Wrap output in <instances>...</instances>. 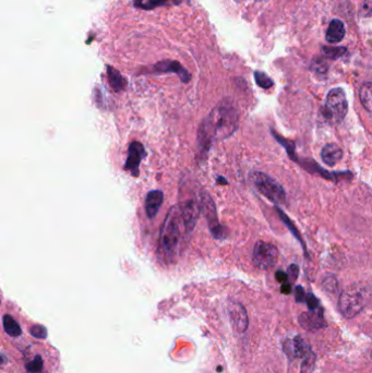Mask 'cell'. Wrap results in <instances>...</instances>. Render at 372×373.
Instances as JSON below:
<instances>
[{"label": "cell", "mask_w": 372, "mask_h": 373, "mask_svg": "<svg viewBox=\"0 0 372 373\" xmlns=\"http://www.w3.org/2000/svg\"><path fill=\"white\" fill-rule=\"evenodd\" d=\"M316 356L312 352H308L305 356V359L301 364V373H311L315 368Z\"/></svg>", "instance_id": "obj_23"}, {"label": "cell", "mask_w": 372, "mask_h": 373, "mask_svg": "<svg viewBox=\"0 0 372 373\" xmlns=\"http://www.w3.org/2000/svg\"><path fill=\"white\" fill-rule=\"evenodd\" d=\"M347 100L342 89L336 88L328 92L324 106V115L331 123H342L347 114Z\"/></svg>", "instance_id": "obj_5"}, {"label": "cell", "mask_w": 372, "mask_h": 373, "mask_svg": "<svg viewBox=\"0 0 372 373\" xmlns=\"http://www.w3.org/2000/svg\"><path fill=\"white\" fill-rule=\"evenodd\" d=\"M279 250L269 242L258 241L253 249V262L260 270H270L278 263Z\"/></svg>", "instance_id": "obj_6"}, {"label": "cell", "mask_w": 372, "mask_h": 373, "mask_svg": "<svg viewBox=\"0 0 372 373\" xmlns=\"http://www.w3.org/2000/svg\"><path fill=\"white\" fill-rule=\"evenodd\" d=\"M344 36H345L344 23L337 19L331 21L330 25H328L327 28L325 36L327 43L336 44V43H340L344 38Z\"/></svg>", "instance_id": "obj_14"}, {"label": "cell", "mask_w": 372, "mask_h": 373, "mask_svg": "<svg viewBox=\"0 0 372 373\" xmlns=\"http://www.w3.org/2000/svg\"><path fill=\"white\" fill-rule=\"evenodd\" d=\"M3 324L5 332L11 337H19L22 334V329L19 323L10 315H5L3 318Z\"/></svg>", "instance_id": "obj_17"}, {"label": "cell", "mask_w": 372, "mask_h": 373, "mask_svg": "<svg viewBox=\"0 0 372 373\" xmlns=\"http://www.w3.org/2000/svg\"><path fill=\"white\" fill-rule=\"evenodd\" d=\"M218 182H219V184H222V185H227V181L225 180L223 177H219Z\"/></svg>", "instance_id": "obj_31"}, {"label": "cell", "mask_w": 372, "mask_h": 373, "mask_svg": "<svg viewBox=\"0 0 372 373\" xmlns=\"http://www.w3.org/2000/svg\"><path fill=\"white\" fill-rule=\"evenodd\" d=\"M305 300L307 301L308 308L310 310H316L319 308V300L317 299V297L315 296L314 293H308L307 297L305 298Z\"/></svg>", "instance_id": "obj_25"}, {"label": "cell", "mask_w": 372, "mask_h": 373, "mask_svg": "<svg viewBox=\"0 0 372 373\" xmlns=\"http://www.w3.org/2000/svg\"><path fill=\"white\" fill-rule=\"evenodd\" d=\"M200 210L204 213L205 218L209 222V227L211 229L212 235L215 238H224L225 237V230L222 225L219 223L218 215H216V209L214 202L211 199V197L204 193L202 195V201L200 204Z\"/></svg>", "instance_id": "obj_7"}, {"label": "cell", "mask_w": 372, "mask_h": 373, "mask_svg": "<svg viewBox=\"0 0 372 373\" xmlns=\"http://www.w3.org/2000/svg\"><path fill=\"white\" fill-rule=\"evenodd\" d=\"M284 351L292 358H300L310 351L309 346L304 338L300 336H295L291 340H287L284 343Z\"/></svg>", "instance_id": "obj_11"}, {"label": "cell", "mask_w": 372, "mask_h": 373, "mask_svg": "<svg viewBox=\"0 0 372 373\" xmlns=\"http://www.w3.org/2000/svg\"><path fill=\"white\" fill-rule=\"evenodd\" d=\"M295 293H296V301H297V302H302V301H305V298H306V296H305V291H304V288H302L301 286H297Z\"/></svg>", "instance_id": "obj_28"}, {"label": "cell", "mask_w": 372, "mask_h": 373, "mask_svg": "<svg viewBox=\"0 0 372 373\" xmlns=\"http://www.w3.org/2000/svg\"><path fill=\"white\" fill-rule=\"evenodd\" d=\"M25 368H27L29 373H41L43 371V368H44V361H43L42 356H35L33 360L27 363Z\"/></svg>", "instance_id": "obj_20"}, {"label": "cell", "mask_w": 372, "mask_h": 373, "mask_svg": "<svg viewBox=\"0 0 372 373\" xmlns=\"http://www.w3.org/2000/svg\"><path fill=\"white\" fill-rule=\"evenodd\" d=\"M164 202V194L160 190H153L145 198V212L149 219H154L158 215Z\"/></svg>", "instance_id": "obj_12"}, {"label": "cell", "mask_w": 372, "mask_h": 373, "mask_svg": "<svg viewBox=\"0 0 372 373\" xmlns=\"http://www.w3.org/2000/svg\"><path fill=\"white\" fill-rule=\"evenodd\" d=\"M228 312L232 327L238 333H245L249 325L248 315L245 307L238 302H230L228 306Z\"/></svg>", "instance_id": "obj_9"}, {"label": "cell", "mask_w": 372, "mask_h": 373, "mask_svg": "<svg viewBox=\"0 0 372 373\" xmlns=\"http://www.w3.org/2000/svg\"><path fill=\"white\" fill-rule=\"evenodd\" d=\"M107 76H108V81H109L110 86L115 91L119 92V91H123L126 88L127 82L125 80V77L121 75L116 70V69L108 67L107 68Z\"/></svg>", "instance_id": "obj_16"}, {"label": "cell", "mask_w": 372, "mask_h": 373, "mask_svg": "<svg viewBox=\"0 0 372 373\" xmlns=\"http://www.w3.org/2000/svg\"><path fill=\"white\" fill-rule=\"evenodd\" d=\"M323 285H324V287L327 288L328 290H334L336 288L337 283H336L334 277H327L326 280H324Z\"/></svg>", "instance_id": "obj_27"}, {"label": "cell", "mask_w": 372, "mask_h": 373, "mask_svg": "<svg viewBox=\"0 0 372 373\" xmlns=\"http://www.w3.org/2000/svg\"><path fill=\"white\" fill-rule=\"evenodd\" d=\"M156 69L159 71H164V72H166V71L176 72L180 76V79L183 80L185 83H187L190 80L189 73L177 63H162L156 66Z\"/></svg>", "instance_id": "obj_15"}, {"label": "cell", "mask_w": 372, "mask_h": 373, "mask_svg": "<svg viewBox=\"0 0 372 373\" xmlns=\"http://www.w3.org/2000/svg\"><path fill=\"white\" fill-rule=\"evenodd\" d=\"M30 333L33 337L40 338V340H45L47 338V329L45 326L41 324H35L30 328Z\"/></svg>", "instance_id": "obj_24"}, {"label": "cell", "mask_w": 372, "mask_h": 373, "mask_svg": "<svg viewBox=\"0 0 372 373\" xmlns=\"http://www.w3.org/2000/svg\"><path fill=\"white\" fill-rule=\"evenodd\" d=\"M369 297V289L365 287V286H349L340 296L339 307L342 315L347 319H351L358 316L367 306Z\"/></svg>", "instance_id": "obj_3"}, {"label": "cell", "mask_w": 372, "mask_h": 373, "mask_svg": "<svg viewBox=\"0 0 372 373\" xmlns=\"http://www.w3.org/2000/svg\"><path fill=\"white\" fill-rule=\"evenodd\" d=\"M251 179L258 191L273 203L284 204L286 202V192L279 182L272 177L260 171H254L252 172Z\"/></svg>", "instance_id": "obj_4"}, {"label": "cell", "mask_w": 372, "mask_h": 373, "mask_svg": "<svg viewBox=\"0 0 372 373\" xmlns=\"http://www.w3.org/2000/svg\"><path fill=\"white\" fill-rule=\"evenodd\" d=\"M299 323L302 327L309 329V331H317V329L326 326L322 311H320L319 308L300 315Z\"/></svg>", "instance_id": "obj_10"}, {"label": "cell", "mask_w": 372, "mask_h": 373, "mask_svg": "<svg viewBox=\"0 0 372 373\" xmlns=\"http://www.w3.org/2000/svg\"><path fill=\"white\" fill-rule=\"evenodd\" d=\"M239 115L231 104L222 103L216 106L200 126L198 142L203 150L209 149L214 141H222L237 130Z\"/></svg>", "instance_id": "obj_1"}, {"label": "cell", "mask_w": 372, "mask_h": 373, "mask_svg": "<svg viewBox=\"0 0 372 373\" xmlns=\"http://www.w3.org/2000/svg\"><path fill=\"white\" fill-rule=\"evenodd\" d=\"M41 373H42V372H41Z\"/></svg>", "instance_id": "obj_33"}, {"label": "cell", "mask_w": 372, "mask_h": 373, "mask_svg": "<svg viewBox=\"0 0 372 373\" xmlns=\"http://www.w3.org/2000/svg\"><path fill=\"white\" fill-rule=\"evenodd\" d=\"M286 274H287V279L288 280H290L291 282H295L297 280L298 274H299V267L296 264H291L288 267Z\"/></svg>", "instance_id": "obj_26"}, {"label": "cell", "mask_w": 372, "mask_h": 373, "mask_svg": "<svg viewBox=\"0 0 372 373\" xmlns=\"http://www.w3.org/2000/svg\"><path fill=\"white\" fill-rule=\"evenodd\" d=\"M321 158L327 166H335L343 158V151L335 143H327L321 151Z\"/></svg>", "instance_id": "obj_13"}, {"label": "cell", "mask_w": 372, "mask_h": 373, "mask_svg": "<svg viewBox=\"0 0 372 373\" xmlns=\"http://www.w3.org/2000/svg\"><path fill=\"white\" fill-rule=\"evenodd\" d=\"M254 79H256L257 84L260 86V88L265 89V90L271 89L273 86V84H274L273 80L271 79L270 76H267L265 73L260 72V71H257L254 73Z\"/></svg>", "instance_id": "obj_21"}, {"label": "cell", "mask_w": 372, "mask_h": 373, "mask_svg": "<svg viewBox=\"0 0 372 373\" xmlns=\"http://www.w3.org/2000/svg\"><path fill=\"white\" fill-rule=\"evenodd\" d=\"M359 99L363 108L371 112L372 108V85L370 82L363 83L359 91Z\"/></svg>", "instance_id": "obj_18"}, {"label": "cell", "mask_w": 372, "mask_h": 373, "mask_svg": "<svg viewBox=\"0 0 372 373\" xmlns=\"http://www.w3.org/2000/svg\"><path fill=\"white\" fill-rule=\"evenodd\" d=\"M278 212H279V214H280V216H281V219H282V221L284 222V224L285 225H286V226L290 229V231H291V233H292V235L293 236H295L299 241H300V244L302 245V247H304V250H305V252L307 253V250H306V246H305V244H304V240H302L301 239V236L299 235V232H298V230H297V228H296V226H295V225H293V223L287 218V216L286 215H285L284 213H283V211L282 210H280V209H278Z\"/></svg>", "instance_id": "obj_19"}, {"label": "cell", "mask_w": 372, "mask_h": 373, "mask_svg": "<svg viewBox=\"0 0 372 373\" xmlns=\"http://www.w3.org/2000/svg\"><path fill=\"white\" fill-rule=\"evenodd\" d=\"M190 235L181 215L179 204L168 211L161 229L159 259L164 263H172L180 253L183 241Z\"/></svg>", "instance_id": "obj_2"}, {"label": "cell", "mask_w": 372, "mask_h": 373, "mask_svg": "<svg viewBox=\"0 0 372 373\" xmlns=\"http://www.w3.org/2000/svg\"><path fill=\"white\" fill-rule=\"evenodd\" d=\"M5 361H6V360H5V358H4V356L0 355V366H2V364H3Z\"/></svg>", "instance_id": "obj_32"}, {"label": "cell", "mask_w": 372, "mask_h": 373, "mask_svg": "<svg viewBox=\"0 0 372 373\" xmlns=\"http://www.w3.org/2000/svg\"><path fill=\"white\" fill-rule=\"evenodd\" d=\"M273 135H274V138L276 139V140H278L285 147V149H286L288 155L290 156V159L293 160L295 162H297L296 153H295V144H293L290 141H288V140H286V139L281 138L279 134H276V133H273Z\"/></svg>", "instance_id": "obj_22"}, {"label": "cell", "mask_w": 372, "mask_h": 373, "mask_svg": "<svg viewBox=\"0 0 372 373\" xmlns=\"http://www.w3.org/2000/svg\"><path fill=\"white\" fill-rule=\"evenodd\" d=\"M144 156V146L140 142H132L128 150V158L125 165V169L134 177L139 176V167Z\"/></svg>", "instance_id": "obj_8"}, {"label": "cell", "mask_w": 372, "mask_h": 373, "mask_svg": "<svg viewBox=\"0 0 372 373\" xmlns=\"http://www.w3.org/2000/svg\"><path fill=\"white\" fill-rule=\"evenodd\" d=\"M275 279H276V281H279L280 283H285V282H287V274L286 273H285V272H283V271H278V272H276V274H275Z\"/></svg>", "instance_id": "obj_29"}, {"label": "cell", "mask_w": 372, "mask_h": 373, "mask_svg": "<svg viewBox=\"0 0 372 373\" xmlns=\"http://www.w3.org/2000/svg\"><path fill=\"white\" fill-rule=\"evenodd\" d=\"M281 291H282V293L289 295L291 292V285L289 283H287V282L283 283L282 287H281Z\"/></svg>", "instance_id": "obj_30"}]
</instances>
